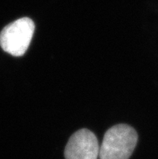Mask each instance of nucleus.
Returning <instances> with one entry per match:
<instances>
[{
  "instance_id": "1",
  "label": "nucleus",
  "mask_w": 158,
  "mask_h": 159,
  "mask_svg": "<svg viewBox=\"0 0 158 159\" xmlns=\"http://www.w3.org/2000/svg\"><path fill=\"white\" fill-rule=\"evenodd\" d=\"M138 141L134 129L128 125H118L108 129L99 148L100 159H128Z\"/></svg>"
},
{
  "instance_id": "2",
  "label": "nucleus",
  "mask_w": 158,
  "mask_h": 159,
  "mask_svg": "<svg viewBox=\"0 0 158 159\" xmlns=\"http://www.w3.org/2000/svg\"><path fill=\"white\" fill-rule=\"evenodd\" d=\"M34 30V22L30 18L18 19L2 29L0 33V45L12 56H23L29 47Z\"/></svg>"
},
{
  "instance_id": "3",
  "label": "nucleus",
  "mask_w": 158,
  "mask_h": 159,
  "mask_svg": "<svg viewBox=\"0 0 158 159\" xmlns=\"http://www.w3.org/2000/svg\"><path fill=\"white\" fill-rule=\"evenodd\" d=\"M98 141L94 133L83 129L74 133L65 149V159H97L99 156Z\"/></svg>"
}]
</instances>
